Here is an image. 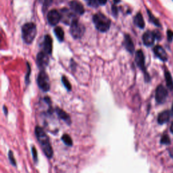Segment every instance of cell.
<instances>
[{"instance_id": "9c48e42d", "label": "cell", "mask_w": 173, "mask_h": 173, "mask_svg": "<svg viewBox=\"0 0 173 173\" xmlns=\"http://www.w3.org/2000/svg\"><path fill=\"white\" fill-rule=\"evenodd\" d=\"M49 57L48 54H47L43 51H40L37 56V64L39 66V68L43 70L49 64Z\"/></svg>"}, {"instance_id": "f1b7e54d", "label": "cell", "mask_w": 173, "mask_h": 173, "mask_svg": "<svg viewBox=\"0 0 173 173\" xmlns=\"http://www.w3.org/2000/svg\"><path fill=\"white\" fill-rule=\"evenodd\" d=\"M167 39L169 42H171L173 40V31L172 30L167 31Z\"/></svg>"}, {"instance_id": "7a4b0ae2", "label": "cell", "mask_w": 173, "mask_h": 173, "mask_svg": "<svg viewBox=\"0 0 173 173\" xmlns=\"http://www.w3.org/2000/svg\"><path fill=\"white\" fill-rule=\"evenodd\" d=\"M93 22L96 29L102 33H106L110 29L111 25L110 20L100 12L93 15Z\"/></svg>"}, {"instance_id": "6da1fadb", "label": "cell", "mask_w": 173, "mask_h": 173, "mask_svg": "<svg viewBox=\"0 0 173 173\" xmlns=\"http://www.w3.org/2000/svg\"><path fill=\"white\" fill-rule=\"evenodd\" d=\"M35 135L46 156L48 158H52L54 154L53 149L48 135L44 131L43 128L39 126L35 128Z\"/></svg>"}, {"instance_id": "d590c367", "label": "cell", "mask_w": 173, "mask_h": 173, "mask_svg": "<svg viewBox=\"0 0 173 173\" xmlns=\"http://www.w3.org/2000/svg\"><path fill=\"white\" fill-rule=\"evenodd\" d=\"M172 113L173 114V104H172Z\"/></svg>"}, {"instance_id": "7c38bea8", "label": "cell", "mask_w": 173, "mask_h": 173, "mask_svg": "<svg viewBox=\"0 0 173 173\" xmlns=\"http://www.w3.org/2000/svg\"><path fill=\"white\" fill-rule=\"evenodd\" d=\"M69 6H70L72 10L75 12L76 14L83 15L85 13V8H84L83 5L77 0H73V1H70Z\"/></svg>"}, {"instance_id": "d6a6232c", "label": "cell", "mask_w": 173, "mask_h": 173, "mask_svg": "<svg viewBox=\"0 0 173 173\" xmlns=\"http://www.w3.org/2000/svg\"><path fill=\"white\" fill-rule=\"evenodd\" d=\"M3 109H4V114H6V115H8V109H7V108L6 107V106H4V108H3Z\"/></svg>"}, {"instance_id": "30bf717a", "label": "cell", "mask_w": 173, "mask_h": 173, "mask_svg": "<svg viewBox=\"0 0 173 173\" xmlns=\"http://www.w3.org/2000/svg\"><path fill=\"white\" fill-rule=\"evenodd\" d=\"M47 18L50 25L56 26L61 21L60 13L56 10H51L48 12Z\"/></svg>"}, {"instance_id": "44dd1931", "label": "cell", "mask_w": 173, "mask_h": 173, "mask_svg": "<svg viewBox=\"0 0 173 173\" xmlns=\"http://www.w3.org/2000/svg\"><path fill=\"white\" fill-rule=\"evenodd\" d=\"M147 15L148 16H149V20L151 23H152V24H154L155 26H156L158 27H161V24H160L159 20H158L156 17L153 15L152 12L149 10H147Z\"/></svg>"}, {"instance_id": "5b68a950", "label": "cell", "mask_w": 173, "mask_h": 173, "mask_svg": "<svg viewBox=\"0 0 173 173\" xmlns=\"http://www.w3.org/2000/svg\"><path fill=\"white\" fill-rule=\"evenodd\" d=\"M85 28L82 24L79 23L78 19L75 20L70 24V33L73 37L75 39H79L82 37L85 33Z\"/></svg>"}, {"instance_id": "1f68e13d", "label": "cell", "mask_w": 173, "mask_h": 173, "mask_svg": "<svg viewBox=\"0 0 173 173\" xmlns=\"http://www.w3.org/2000/svg\"><path fill=\"white\" fill-rule=\"evenodd\" d=\"M107 1L108 0H97L99 4L102 5V6H103V5H105L106 3H107Z\"/></svg>"}, {"instance_id": "52a82bcc", "label": "cell", "mask_w": 173, "mask_h": 173, "mask_svg": "<svg viewBox=\"0 0 173 173\" xmlns=\"http://www.w3.org/2000/svg\"><path fill=\"white\" fill-rule=\"evenodd\" d=\"M60 13L61 16V21L67 25H70L73 21L77 19L75 14L69 10L68 8H62L60 10Z\"/></svg>"}, {"instance_id": "4dcf8cb0", "label": "cell", "mask_w": 173, "mask_h": 173, "mask_svg": "<svg viewBox=\"0 0 173 173\" xmlns=\"http://www.w3.org/2000/svg\"><path fill=\"white\" fill-rule=\"evenodd\" d=\"M27 66H28V73H27L26 76V83L28 84L29 82V75H31V67L29 63H27Z\"/></svg>"}, {"instance_id": "8fae6325", "label": "cell", "mask_w": 173, "mask_h": 173, "mask_svg": "<svg viewBox=\"0 0 173 173\" xmlns=\"http://www.w3.org/2000/svg\"><path fill=\"white\" fill-rule=\"evenodd\" d=\"M155 38L156 37H155V34L154 33V32L147 31L143 34L142 39L143 44H144L145 46L147 47L152 46L154 44Z\"/></svg>"}, {"instance_id": "ba28073f", "label": "cell", "mask_w": 173, "mask_h": 173, "mask_svg": "<svg viewBox=\"0 0 173 173\" xmlns=\"http://www.w3.org/2000/svg\"><path fill=\"white\" fill-rule=\"evenodd\" d=\"M168 97V91L164 86L160 85L158 86L155 90V98L158 103H163L165 102Z\"/></svg>"}, {"instance_id": "d4e9b609", "label": "cell", "mask_w": 173, "mask_h": 173, "mask_svg": "<svg viewBox=\"0 0 173 173\" xmlns=\"http://www.w3.org/2000/svg\"><path fill=\"white\" fill-rule=\"evenodd\" d=\"M8 158L10 160V162L11 164L14 166H16V160L15 158H14V154H13V152H12V151L10 150L9 151V153H8Z\"/></svg>"}, {"instance_id": "e0dca14e", "label": "cell", "mask_w": 173, "mask_h": 173, "mask_svg": "<svg viewBox=\"0 0 173 173\" xmlns=\"http://www.w3.org/2000/svg\"><path fill=\"white\" fill-rule=\"evenodd\" d=\"M170 117V112L169 110L164 111V112H161L159 115H158V122L159 123L160 125L164 124V123L167 122L169 120Z\"/></svg>"}, {"instance_id": "9a60e30c", "label": "cell", "mask_w": 173, "mask_h": 173, "mask_svg": "<svg viewBox=\"0 0 173 173\" xmlns=\"http://www.w3.org/2000/svg\"><path fill=\"white\" fill-rule=\"evenodd\" d=\"M124 38V46L125 49L129 53L133 54L135 51V45L131 37L128 34H126Z\"/></svg>"}, {"instance_id": "4fadbf2b", "label": "cell", "mask_w": 173, "mask_h": 173, "mask_svg": "<svg viewBox=\"0 0 173 173\" xmlns=\"http://www.w3.org/2000/svg\"><path fill=\"white\" fill-rule=\"evenodd\" d=\"M43 48L44 52H45L48 55L49 54H51V53H52V39H51V36L49 35V34H46L44 37Z\"/></svg>"}, {"instance_id": "e575fe53", "label": "cell", "mask_w": 173, "mask_h": 173, "mask_svg": "<svg viewBox=\"0 0 173 173\" xmlns=\"http://www.w3.org/2000/svg\"><path fill=\"white\" fill-rule=\"evenodd\" d=\"M120 1V0H114V4H117Z\"/></svg>"}, {"instance_id": "d6986e66", "label": "cell", "mask_w": 173, "mask_h": 173, "mask_svg": "<svg viewBox=\"0 0 173 173\" xmlns=\"http://www.w3.org/2000/svg\"><path fill=\"white\" fill-rule=\"evenodd\" d=\"M134 23L136 26H138L140 29H143L145 28V21L141 12H138L137 15L135 16Z\"/></svg>"}, {"instance_id": "f546056e", "label": "cell", "mask_w": 173, "mask_h": 173, "mask_svg": "<svg viewBox=\"0 0 173 173\" xmlns=\"http://www.w3.org/2000/svg\"><path fill=\"white\" fill-rule=\"evenodd\" d=\"M112 14H113L114 16H117L118 12V8L117 7V6H116V5H114V4L112 5Z\"/></svg>"}, {"instance_id": "836d02e7", "label": "cell", "mask_w": 173, "mask_h": 173, "mask_svg": "<svg viewBox=\"0 0 173 173\" xmlns=\"http://www.w3.org/2000/svg\"><path fill=\"white\" fill-rule=\"evenodd\" d=\"M170 131L172 132V133H173V122L172 123L171 126H170Z\"/></svg>"}, {"instance_id": "7402d4cb", "label": "cell", "mask_w": 173, "mask_h": 173, "mask_svg": "<svg viewBox=\"0 0 173 173\" xmlns=\"http://www.w3.org/2000/svg\"><path fill=\"white\" fill-rule=\"evenodd\" d=\"M62 140L68 146L73 145V140H72V138L68 134H64L62 137Z\"/></svg>"}, {"instance_id": "484cf974", "label": "cell", "mask_w": 173, "mask_h": 173, "mask_svg": "<svg viewBox=\"0 0 173 173\" xmlns=\"http://www.w3.org/2000/svg\"><path fill=\"white\" fill-rule=\"evenodd\" d=\"M162 144H165V145H168L170 143V140L169 136L167 135H164L161 138V141H160Z\"/></svg>"}, {"instance_id": "8992f818", "label": "cell", "mask_w": 173, "mask_h": 173, "mask_svg": "<svg viewBox=\"0 0 173 173\" xmlns=\"http://www.w3.org/2000/svg\"><path fill=\"white\" fill-rule=\"evenodd\" d=\"M37 84L39 87L44 92H48L50 89V82L49 78L45 70H41L37 77Z\"/></svg>"}, {"instance_id": "cb8c5ba5", "label": "cell", "mask_w": 173, "mask_h": 173, "mask_svg": "<svg viewBox=\"0 0 173 173\" xmlns=\"http://www.w3.org/2000/svg\"><path fill=\"white\" fill-rule=\"evenodd\" d=\"M86 2V4L89 6L92 7V8H97L99 6V3L97 1V0H85Z\"/></svg>"}, {"instance_id": "83f0119b", "label": "cell", "mask_w": 173, "mask_h": 173, "mask_svg": "<svg viewBox=\"0 0 173 173\" xmlns=\"http://www.w3.org/2000/svg\"><path fill=\"white\" fill-rule=\"evenodd\" d=\"M32 154H33V158L34 162H37L38 160V157H37V152L36 148L34 146L32 147Z\"/></svg>"}, {"instance_id": "4316f807", "label": "cell", "mask_w": 173, "mask_h": 173, "mask_svg": "<svg viewBox=\"0 0 173 173\" xmlns=\"http://www.w3.org/2000/svg\"><path fill=\"white\" fill-rule=\"evenodd\" d=\"M39 3L43 5L44 7H48L52 4L53 0H38Z\"/></svg>"}, {"instance_id": "ac0fdd59", "label": "cell", "mask_w": 173, "mask_h": 173, "mask_svg": "<svg viewBox=\"0 0 173 173\" xmlns=\"http://www.w3.org/2000/svg\"><path fill=\"white\" fill-rule=\"evenodd\" d=\"M164 77L166 81V84L167 87L170 90H173V79L172 77L171 74L168 69H164Z\"/></svg>"}, {"instance_id": "277c9868", "label": "cell", "mask_w": 173, "mask_h": 173, "mask_svg": "<svg viewBox=\"0 0 173 173\" xmlns=\"http://www.w3.org/2000/svg\"><path fill=\"white\" fill-rule=\"evenodd\" d=\"M135 61L138 67H139L141 70L143 71V73H144L145 81H146V82H149V81H150V76L149 75V74L147 73V72L146 70V68H145V56L142 50L139 49V50H137V51H136Z\"/></svg>"}, {"instance_id": "ffe728a7", "label": "cell", "mask_w": 173, "mask_h": 173, "mask_svg": "<svg viewBox=\"0 0 173 173\" xmlns=\"http://www.w3.org/2000/svg\"><path fill=\"white\" fill-rule=\"evenodd\" d=\"M54 33L56 34V38L60 42H63L64 40V32L62 27L57 26L54 30Z\"/></svg>"}, {"instance_id": "3957f363", "label": "cell", "mask_w": 173, "mask_h": 173, "mask_svg": "<svg viewBox=\"0 0 173 173\" xmlns=\"http://www.w3.org/2000/svg\"><path fill=\"white\" fill-rule=\"evenodd\" d=\"M37 26L33 23H27L22 27V37L26 44L33 43L37 35Z\"/></svg>"}, {"instance_id": "8d00e7d4", "label": "cell", "mask_w": 173, "mask_h": 173, "mask_svg": "<svg viewBox=\"0 0 173 173\" xmlns=\"http://www.w3.org/2000/svg\"><path fill=\"white\" fill-rule=\"evenodd\" d=\"M172 1H173V0H172Z\"/></svg>"}, {"instance_id": "603a6c76", "label": "cell", "mask_w": 173, "mask_h": 173, "mask_svg": "<svg viewBox=\"0 0 173 173\" xmlns=\"http://www.w3.org/2000/svg\"><path fill=\"white\" fill-rule=\"evenodd\" d=\"M62 82L64 86H65L66 88V89L68 91H71L72 90V86H71V84L70 83V81H68V79L67 78V77L65 76H63L62 77Z\"/></svg>"}, {"instance_id": "2e32d148", "label": "cell", "mask_w": 173, "mask_h": 173, "mask_svg": "<svg viewBox=\"0 0 173 173\" xmlns=\"http://www.w3.org/2000/svg\"><path fill=\"white\" fill-rule=\"evenodd\" d=\"M56 112L59 118H61L62 120H63L64 122L67 123L68 125H70L71 124V119H70V116H69L68 114L65 112V111L62 110L61 108H56Z\"/></svg>"}, {"instance_id": "5bb4252c", "label": "cell", "mask_w": 173, "mask_h": 173, "mask_svg": "<svg viewBox=\"0 0 173 173\" xmlns=\"http://www.w3.org/2000/svg\"><path fill=\"white\" fill-rule=\"evenodd\" d=\"M154 53L160 60L162 62H166L168 60V55L165 49L161 45H156L154 48Z\"/></svg>"}]
</instances>
